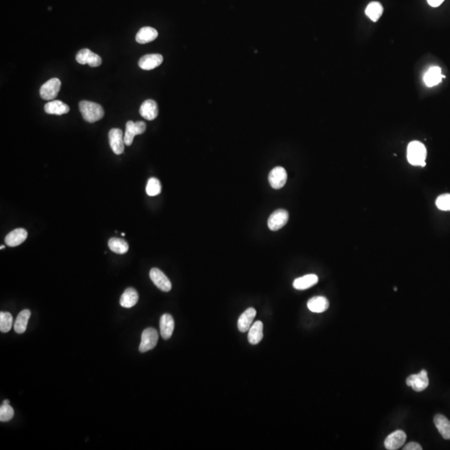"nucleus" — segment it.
<instances>
[{
	"label": "nucleus",
	"mask_w": 450,
	"mask_h": 450,
	"mask_svg": "<svg viewBox=\"0 0 450 450\" xmlns=\"http://www.w3.org/2000/svg\"><path fill=\"white\" fill-rule=\"evenodd\" d=\"M101 64H102L101 57L100 55H98V54H95V53H93L92 51L90 52V55H89L87 59V64H89L90 67L95 68V67L100 66Z\"/></svg>",
	"instance_id": "obj_32"
},
{
	"label": "nucleus",
	"mask_w": 450,
	"mask_h": 450,
	"mask_svg": "<svg viewBox=\"0 0 450 450\" xmlns=\"http://www.w3.org/2000/svg\"><path fill=\"white\" fill-rule=\"evenodd\" d=\"M138 292L136 291L133 288H128V289H126L125 291L123 292V294L121 296L120 300H119V303H120V305L122 307L129 309V308L133 307L138 303Z\"/></svg>",
	"instance_id": "obj_23"
},
{
	"label": "nucleus",
	"mask_w": 450,
	"mask_h": 450,
	"mask_svg": "<svg viewBox=\"0 0 450 450\" xmlns=\"http://www.w3.org/2000/svg\"><path fill=\"white\" fill-rule=\"evenodd\" d=\"M436 206L442 211H450V194L439 196L436 200Z\"/></svg>",
	"instance_id": "obj_31"
},
{
	"label": "nucleus",
	"mask_w": 450,
	"mask_h": 450,
	"mask_svg": "<svg viewBox=\"0 0 450 450\" xmlns=\"http://www.w3.org/2000/svg\"><path fill=\"white\" fill-rule=\"evenodd\" d=\"M149 277L155 286L162 291L169 292L171 290V282L160 269L153 268L149 272Z\"/></svg>",
	"instance_id": "obj_9"
},
{
	"label": "nucleus",
	"mask_w": 450,
	"mask_h": 450,
	"mask_svg": "<svg viewBox=\"0 0 450 450\" xmlns=\"http://www.w3.org/2000/svg\"><path fill=\"white\" fill-rule=\"evenodd\" d=\"M435 426L445 440H450V420L442 415H435L434 419Z\"/></svg>",
	"instance_id": "obj_22"
},
{
	"label": "nucleus",
	"mask_w": 450,
	"mask_h": 450,
	"mask_svg": "<svg viewBox=\"0 0 450 450\" xmlns=\"http://www.w3.org/2000/svg\"><path fill=\"white\" fill-rule=\"evenodd\" d=\"M287 172L283 167H275L272 169L269 175V184L274 190L282 189L287 182Z\"/></svg>",
	"instance_id": "obj_10"
},
{
	"label": "nucleus",
	"mask_w": 450,
	"mask_h": 450,
	"mask_svg": "<svg viewBox=\"0 0 450 450\" xmlns=\"http://www.w3.org/2000/svg\"><path fill=\"white\" fill-rule=\"evenodd\" d=\"M44 111L49 114L63 115L69 112V107L60 100H54L47 103L44 106Z\"/></svg>",
	"instance_id": "obj_18"
},
{
	"label": "nucleus",
	"mask_w": 450,
	"mask_h": 450,
	"mask_svg": "<svg viewBox=\"0 0 450 450\" xmlns=\"http://www.w3.org/2000/svg\"><path fill=\"white\" fill-rule=\"evenodd\" d=\"M264 337V325L261 321L254 323L248 330V342L251 344H258Z\"/></svg>",
	"instance_id": "obj_20"
},
{
	"label": "nucleus",
	"mask_w": 450,
	"mask_h": 450,
	"mask_svg": "<svg viewBox=\"0 0 450 450\" xmlns=\"http://www.w3.org/2000/svg\"><path fill=\"white\" fill-rule=\"evenodd\" d=\"M80 110L83 118L89 123H95L100 120L105 115V111L101 105L90 101H81L80 103Z\"/></svg>",
	"instance_id": "obj_2"
},
{
	"label": "nucleus",
	"mask_w": 450,
	"mask_h": 450,
	"mask_svg": "<svg viewBox=\"0 0 450 450\" xmlns=\"http://www.w3.org/2000/svg\"><path fill=\"white\" fill-rule=\"evenodd\" d=\"M3 404H9V401L6 399V400H4V401L3 402Z\"/></svg>",
	"instance_id": "obj_36"
},
{
	"label": "nucleus",
	"mask_w": 450,
	"mask_h": 450,
	"mask_svg": "<svg viewBox=\"0 0 450 450\" xmlns=\"http://www.w3.org/2000/svg\"><path fill=\"white\" fill-rule=\"evenodd\" d=\"M289 220V213L286 210H278L274 211L268 220V226L272 231L279 230L286 225Z\"/></svg>",
	"instance_id": "obj_8"
},
{
	"label": "nucleus",
	"mask_w": 450,
	"mask_h": 450,
	"mask_svg": "<svg viewBox=\"0 0 450 450\" xmlns=\"http://www.w3.org/2000/svg\"><path fill=\"white\" fill-rule=\"evenodd\" d=\"M145 130L146 123L143 121H138L136 123L133 121H128L126 123L125 133L123 136L125 145L130 146L133 143L134 136L142 134Z\"/></svg>",
	"instance_id": "obj_4"
},
{
	"label": "nucleus",
	"mask_w": 450,
	"mask_h": 450,
	"mask_svg": "<svg viewBox=\"0 0 450 450\" xmlns=\"http://www.w3.org/2000/svg\"><path fill=\"white\" fill-rule=\"evenodd\" d=\"M109 140L112 152L117 155H120L124 151V138L123 131L119 128H112L109 133Z\"/></svg>",
	"instance_id": "obj_6"
},
{
	"label": "nucleus",
	"mask_w": 450,
	"mask_h": 450,
	"mask_svg": "<svg viewBox=\"0 0 450 450\" xmlns=\"http://www.w3.org/2000/svg\"><path fill=\"white\" fill-rule=\"evenodd\" d=\"M13 327V316L10 313H0V330L2 333H8Z\"/></svg>",
	"instance_id": "obj_29"
},
{
	"label": "nucleus",
	"mask_w": 450,
	"mask_h": 450,
	"mask_svg": "<svg viewBox=\"0 0 450 450\" xmlns=\"http://www.w3.org/2000/svg\"><path fill=\"white\" fill-rule=\"evenodd\" d=\"M407 435L402 430H397L392 433L384 440V446L387 450H396L402 447L406 441Z\"/></svg>",
	"instance_id": "obj_11"
},
{
	"label": "nucleus",
	"mask_w": 450,
	"mask_h": 450,
	"mask_svg": "<svg viewBox=\"0 0 450 450\" xmlns=\"http://www.w3.org/2000/svg\"><path fill=\"white\" fill-rule=\"evenodd\" d=\"M443 78H445L441 73V69L439 67H432L431 69L428 70L427 73L425 74V83L429 87H434L435 85H439Z\"/></svg>",
	"instance_id": "obj_24"
},
{
	"label": "nucleus",
	"mask_w": 450,
	"mask_h": 450,
	"mask_svg": "<svg viewBox=\"0 0 450 450\" xmlns=\"http://www.w3.org/2000/svg\"><path fill=\"white\" fill-rule=\"evenodd\" d=\"M256 316V310L253 308H249L240 315L238 320V330L245 333L249 330L253 320Z\"/></svg>",
	"instance_id": "obj_17"
},
{
	"label": "nucleus",
	"mask_w": 450,
	"mask_h": 450,
	"mask_svg": "<svg viewBox=\"0 0 450 450\" xmlns=\"http://www.w3.org/2000/svg\"><path fill=\"white\" fill-rule=\"evenodd\" d=\"M383 11H384V8H383L381 3H378V2H372L367 6L365 13L371 20L376 22L381 17Z\"/></svg>",
	"instance_id": "obj_27"
},
{
	"label": "nucleus",
	"mask_w": 450,
	"mask_h": 450,
	"mask_svg": "<svg viewBox=\"0 0 450 450\" xmlns=\"http://www.w3.org/2000/svg\"><path fill=\"white\" fill-rule=\"evenodd\" d=\"M109 248L113 253L123 254L128 252V243L123 238H112L109 240Z\"/></svg>",
	"instance_id": "obj_26"
},
{
	"label": "nucleus",
	"mask_w": 450,
	"mask_h": 450,
	"mask_svg": "<svg viewBox=\"0 0 450 450\" xmlns=\"http://www.w3.org/2000/svg\"><path fill=\"white\" fill-rule=\"evenodd\" d=\"M14 415V411L10 404H2L0 408V421L1 422H8L12 420Z\"/></svg>",
	"instance_id": "obj_30"
},
{
	"label": "nucleus",
	"mask_w": 450,
	"mask_h": 450,
	"mask_svg": "<svg viewBox=\"0 0 450 450\" xmlns=\"http://www.w3.org/2000/svg\"><path fill=\"white\" fill-rule=\"evenodd\" d=\"M164 58L161 54H147L142 57L138 61V66L143 70H152L159 67L163 63Z\"/></svg>",
	"instance_id": "obj_12"
},
{
	"label": "nucleus",
	"mask_w": 450,
	"mask_h": 450,
	"mask_svg": "<svg viewBox=\"0 0 450 450\" xmlns=\"http://www.w3.org/2000/svg\"><path fill=\"white\" fill-rule=\"evenodd\" d=\"M307 305L308 309L311 312L320 314V313L325 312L329 309L330 303L325 297L317 296L310 299Z\"/></svg>",
	"instance_id": "obj_19"
},
{
	"label": "nucleus",
	"mask_w": 450,
	"mask_h": 450,
	"mask_svg": "<svg viewBox=\"0 0 450 450\" xmlns=\"http://www.w3.org/2000/svg\"><path fill=\"white\" fill-rule=\"evenodd\" d=\"M406 383L416 392H422L427 389L430 384L427 371L423 369L417 374H412L407 379Z\"/></svg>",
	"instance_id": "obj_7"
},
{
	"label": "nucleus",
	"mask_w": 450,
	"mask_h": 450,
	"mask_svg": "<svg viewBox=\"0 0 450 450\" xmlns=\"http://www.w3.org/2000/svg\"><path fill=\"white\" fill-rule=\"evenodd\" d=\"M90 52H91V50H90V49H81L76 55V60H77L78 63L83 64V65L87 64V59L88 57H89V54H90Z\"/></svg>",
	"instance_id": "obj_33"
},
{
	"label": "nucleus",
	"mask_w": 450,
	"mask_h": 450,
	"mask_svg": "<svg viewBox=\"0 0 450 450\" xmlns=\"http://www.w3.org/2000/svg\"><path fill=\"white\" fill-rule=\"evenodd\" d=\"M60 87H61L60 80L57 78H53L42 85L39 91L40 97L44 100H54L59 94Z\"/></svg>",
	"instance_id": "obj_5"
},
{
	"label": "nucleus",
	"mask_w": 450,
	"mask_h": 450,
	"mask_svg": "<svg viewBox=\"0 0 450 450\" xmlns=\"http://www.w3.org/2000/svg\"><path fill=\"white\" fill-rule=\"evenodd\" d=\"M158 35L159 33L155 28L152 27H143L140 28V30L136 34L135 39L138 44H148L155 40Z\"/></svg>",
	"instance_id": "obj_16"
},
{
	"label": "nucleus",
	"mask_w": 450,
	"mask_h": 450,
	"mask_svg": "<svg viewBox=\"0 0 450 450\" xmlns=\"http://www.w3.org/2000/svg\"><path fill=\"white\" fill-rule=\"evenodd\" d=\"M139 113L147 120H154L159 114L157 103L153 100H147L141 105Z\"/></svg>",
	"instance_id": "obj_13"
},
{
	"label": "nucleus",
	"mask_w": 450,
	"mask_h": 450,
	"mask_svg": "<svg viewBox=\"0 0 450 450\" xmlns=\"http://www.w3.org/2000/svg\"><path fill=\"white\" fill-rule=\"evenodd\" d=\"M427 157V149L422 143L419 141H413L407 148V159L409 164L414 166L425 167V159Z\"/></svg>",
	"instance_id": "obj_1"
},
{
	"label": "nucleus",
	"mask_w": 450,
	"mask_h": 450,
	"mask_svg": "<svg viewBox=\"0 0 450 450\" xmlns=\"http://www.w3.org/2000/svg\"><path fill=\"white\" fill-rule=\"evenodd\" d=\"M159 341V334L154 328H148L143 330L141 337V343L139 344V352L145 353L151 350L157 345Z\"/></svg>",
	"instance_id": "obj_3"
},
{
	"label": "nucleus",
	"mask_w": 450,
	"mask_h": 450,
	"mask_svg": "<svg viewBox=\"0 0 450 450\" xmlns=\"http://www.w3.org/2000/svg\"><path fill=\"white\" fill-rule=\"evenodd\" d=\"M5 248V246H4V245L0 246V248H1V249H3V248Z\"/></svg>",
	"instance_id": "obj_37"
},
{
	"label": "nucleus",
	"mask_w": 450,
	"mask_h": 450,
	"mask_svg": "<svg viewBox=\"0 0 450 450\" xmlns=\"http://www.w3.org/2000/svg\"><path fill=\"white\" fill-rule=\"evenodd\" d=\"M319 282V278L315 274H307L305 276L300 277L294 280L293 286L294 289L298 290H305L310 289Z\"/></svg>",
	"instance_id": "obj_21"
},
{
	"label": "nucleus",
	"mask_w": 450,
	"mask_h": 450,
	"mask_svg": "<svg viewBox=\"0 0 450 450\" xmlns=\"http://www.w3.org/2000/svg\"><path fill=\"white\" fill-rule=\"evenodd\" d=\"M404 450H422V447H421V445L420 444H418L416 442H410L406 445V446L404 448Z\"/></svg>",
	"instance_id": "obj_34"
},
{
	"label": "nucleus",
	"mask_w": 450,
	"mask_h": 450,
	"mask_svg": "<svg viewBox=\"0 0 450 450\" xmlns=\"http://www.w3.org/2000/svg\"><path fill=\"white\" fill-rule=\"evenodd\" d=\"M31 316L30 310H24L18 314L14 323V330L17 334H23L28 326V320Z\"/></svg>",
	"instance_id": "obj_25"
},
{
	"label": "nucleus",
	"mask_w": 450,
	"mask_h": 450,
	"mask_svg": "<svg viewBox=\"0 0 450 450\" xmlns=\"http://www.w3.org/2000/svg\"><path fill=\"white\" fill-rule=\"evenodd\" d=\"M159 329L160 335L164 340H168L172 337L174 330V321L171 315L169 314L162 315L159 321Z\"/></svg>",
	"instance_id": "obj_14"
},
{
	"label": "nucleus",
	"mask_w": 450,
	"mask_h": 450,
	"mask_svg": "<svg viewBox=\"0 0 450 450\" xmlns=\"http://www.w3.org/2000/svg\"><path fill=\"white\" fill-rule=\"evenodd\" d=\"M161 184L156 178H150L146 185V193L148 196H157L161 193Z\"/></svg>",
	"instance_id": "obj_28"
},
{
	"label": "nucleus",
	"mask_w": 450,
	"mask_h": 450,
	"mask_svg": "<svg viewBox=\"0 0 450 450\" xmlns=\"http://www.w3.org/2000/svg\"><path fill=\"white\" fill-rule=\"evenodd\" d=\"M428 3L432 7H438L445 1V0H427Z\"/></svg>",
	"instance_id": "obj_35"
},
{
	"label": "nucleus",
	"mask_w": 450,
	"mask_h": 450,
	"mask_svg": "<svg viewBox=\"0 0 450 450\" xmlns=\"http://www.w3.org/2000/svg\"><path fill=\"white\" fill-rule=\"evenodd\" d=\"M28 237V232L23 228H16L11 231L5 237V243L9 247L20 245Z\"/></svg>",
	"instance_id": "obj_15"
}]
</instances>
